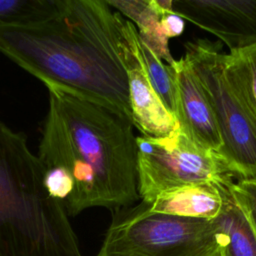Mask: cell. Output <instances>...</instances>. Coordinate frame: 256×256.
<instances>
[{
	"label": "cell",
	"instance_id": "cell-1",
	"mask_svg": "<svg viewBox=\"0 0 256 256\" xmlns=\"http://www.w3.org/2000/svg\"><path fill=\"white\" fill-rule=\"evenodd\" d=\"M131 25L107 0H64L49 20L0 27V52L47 87L103 105L132 122L123 61Z\"/></svg>",
	"mask_w": 256,
	"mask_h": 256
},
{
	"label": "cell",
	"instance_id": "cell-2",
	"mask_svg": "<svg viewBox=\"0 0 256 256\" xmlns=\"http://www.w3.org/2000/svg\"><path fill=\"white\" fill-rule=\"evenodd\" d=\"M47 88L38 157L50 194L70 216L91 207L132 206L140 199L132 122L103 105Z\"/></svg>",
	"mask_w": 256,
	"mask_h": 256
},
{
	"label": "cell",
	"instance_id": "cell-3",
	"mask_svg": "<svg viewBox=\"0 0 256 256\" xmlns=\"http://www.w3.org/2000/svg\"><path fill=\"white\" fill-rule=\"evenodd\" d=\"M0 256H82L26 136L0 121Z\"/></svg>",
	"mask_w": 256,
	"mask_h": 256
},
{
	"label": "cell",
	"instance_id": "cell-4",
	"mask_svg": "<svg viewBox=\"0 0 256 256\" xmlns=\"http://www.w3.org/2000/svg\"><path fill=\"white\" fill-rule=\"evenodd\" d=\"M227 242L216 219L153 212L141 201L114 211L96 256H216Z\"/></svg>",
	"mask_w": 256,
	"mask_h": 256
},
{
	"label": "cell",
	"instance_id": "cell-5",
	"mask_svg": "<svg viewBox=\"0 0 256 256\" xmlns=\"http://www.w3.org/2000/svg\"><path fill=\"white\" fill-rule=\"evenodd\" d=\"M220 41L185 43L184 58L198 76L213 109L222 139L218 153L239 178H256V120L241 96Z\"/></svg>",
	"mask_w": 256,
	"mask_h": 256
},
{
	"label": "cell",
	"instance_id": "cell-6",
	"mask_svg": "<svg viewBox=\"0 0 256 256\" xmlns=\"http://www.w3.org/2000/svg\"><path fill=\"white\" fill-rule=\"evenodd\" d=\"M136 143L138 193L143 202L189 184L233 180L218 153L197 145L179 127L163 137L138 136Z\"/></svg>",
	"mask_w": 256,
	"mask_h": 256
},
{
	"label": "cell",
	"instance_id": "cell-7",
	"mask_svg": "<svg viewBox=\"0 0 256 256\" xmlns=\"http://www.w3.org/2000/svg\"><path fill=\"white\" fill-rule=\"evenodd\" d=\"M173 10L230 50L256 44V0H177Z\"/></svg>",
	"mask_w": 256,
	"mask_h": 256
},
{
	"label": "cell",
	"instance_id": "cell-8",
	"mask_svg": "<svg viewBox=\"0 0 256 256\" xmlns=\"http://www.w3.org/2000/svg\"><path fill=\"white\" fill-rule=\"evenodd\" d=\"M175 87V117L180 130L197 145L219 153L222 139L206 92L184 58L168 65Z\"/></svg>",
	"mask_w": 256,
	"mask_h": 256
},
{
	"label": "cell",
	"instance_id": "cell-9",
	"mask_svg": "<svg viewBox=\"0 0 256 256\" xmlns=\"http://www.w3.org/2000/svg\"><path fill=\"white\" fill-rule=\"evenodd\" d=\"M132 123L142 136L163 137L179 127L176 117L167 109L152 87L139 52V35L133 24L130 42L124 54Z\"/></svg>",
	"mask_w": 256,
	"mask_h": 256
},
{
	"label": "cell",
	"instance_id": "cell-10",
	"mask_svg": "<svg viewBox=\"0 0 256 256\" xmlns=\"http://www.w3.org/2000/svg\"><path fill=\"white\" fill-rule=\"evenodd\" d=\"M226 184L201 182L165 191L146 203L153 212L213 220L224 206Z\"/></svg>",
	"mask_w": 256,
	"mask_h": 256
},
{
	"label": "cell",
	"instance_id": "cell-11",
	"mask_svg": "<svg viewBox=\"0 0 256 256\" xmlns=\"http://www.w3.org/2000/svg\"><path fill=\"white\" fill-rule=\"evenodd\" d=\"M108 4L132 20L140 39L167 65L172 64L168 38L161 27L163 13L173 10L171 0H107Z\"/></svg>",
	"mask_w": 256,
	"mask_h": 256
},
{
	"label": "cell",
	"instance_id": "cell-12",
	"mask_svg": "<svg viewBox=\"0 0 256 256\" xmlns=\"http://www.w3.org/2000/svg\"><path fill=\"white\" fill-rule=\"evenodd\" d=\"M215 219L228 238L227 250L231 256H256V235L227 186L223 209Z\"/></svg>",
	"mask_w": 256,
	"mask_h": 256
},
{
	"label": "cell",
	"instance_id": "cell-13",
	"mask_svg": "<svg viewBox=\"0 0 256 256\" xmlns=\"http://www.w3.org/2000/svg\"><path fill=\"white\" fill-rule=\"evenodd\" d=\"M64 0H0V27L27 26L49 20L62 9Z\"/></svg>",
	"mask_w": 256,
	"mask_h": 256
},
{
	"label": "cell",
	"instance_id": "cell-14",
	"mask_svg": "<svg viewBox=\"0 0 256 256\" xmlns=\"http://www.w3.org/2000/svg\"><path fill=\"white\" fill-rule=\"evenodd\" d=\"M227 64L233 80L256 120V44L230 50Z\"/></svg>",
	"mask_w": 256,
	"mask_h": 256
},
{
	"label": "cell",
	"instance_id": "cell-15",
	"mask_svg": "<svg viewBox=\"0 0 256 256\" xmlns=\"http://www.w3.org/2000/svg\"><path fill=\"white\" fill-rule=\"evenodd\" d=\"M139 52L152 87L157 92L167 109L175 116V87L168 65L164 64L163 61L140 39V37Z\"/></svg>",
	"mask_w": 256,
	"mask_h": 256
},
{
	"label": "cell",
	"instance_id": "cell-16",
	"mask_svg": "<svg viewBox=\"0 0 256 256\" xmlns=\"http://www.w3.org/2000/svg\"><path fill=\"white\" fill-rule=\"evenodd\" d=\"M226 186L256 235V178H239Z\"/></svg>",
	"mask_w": 256,
	"mask_h": 256
},
{
	"label": "cell",
	"instance_id": "cell-17",
	"mask_svg": "<svg viewBox=\"0 0 256 256\" xmlns=\"http://www.w3.org/2000/svg\"><path fill=\"white\" fill-rule=\"evenodd\" d=\"M160 22L162 30L168 39L181 35L185 28L183 18L174 11L163 13Z\"/></svg>",
	"mask_w": 256,
	"mask_h": 256
},
{
	"label": "cell",
	"instance_id": "cell-18",
	"mask_svg": "<svg viewBox=\"0 0 256 256\" xmlns=\"http://www.w3.org/2000/svg\"><path fill=\"white\" fill-rule=\"evenodd\" d=\"M216 256H231L227 250V245L222 247V249L219 251V253Z\"/></svg>",
	"mask_w": 256,
	"mask_h": 256
}]
</instances>
